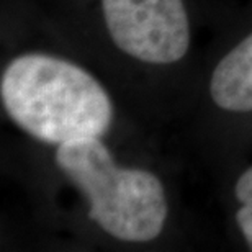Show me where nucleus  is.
<instances>
[{
  "label": "nucleus",
  "mask_w": 252,
  "mask_h": 252,
  "mask_svg": "<svg viewBox=\"0 0 252 252\" xmlns=\"http://www.w3.org/2000/svg\"><path fill=\"white\" fill-rule=\"evenodd\" d=\"M236 196L241 201V208L236 213V221L252 251V167L246 170L236 184Z\"/></svg>",
  "instance_id": "5"
},
{
  "label": "nucleus",
  "mask_w": 252,
  "mask_h": 252,
  "mask_svg": "<svg viewBox=\"0 0 252 252\" xmlns=\"http://www.w3.org/2000/svg\"><path fill=\"white\" fill-rule=\"evenodd\" d=\"M210 92L213 102L223 110H252V33L216 65Z\"/></svg>",
  "instance_id": "4"
},
{
  "label": "nucleus",
  "mask_w": 252,
  "mask_h": 252,
  "mask_svg": "<svg viewBox=\"0 0 252 252\" xmlns=\"http://www.w3.org/2000/svg\"><path fill=\"white\" fill-rule=\"evenodd\" d=\"M56 162L89 200V218L113 238L146 243L162 231L167 203L159 179L118 167L100 138L59 144Z\"/></svg>",
  "instance_id": "2"
},
{
  "label": "nucleus",
  "mask_w": 252,
  "mask_h": 252,
  "mask_svg": "<svg viewBox=\"0 0 252 252\" xmlns=\"http://www.w3.org/2000/svg\"><path fill=\"white\" fill-rule=\"evenodd\" d=\"M10 118L49 144L100 138L113 118L112 100L87 70L48 54H23L0 84Z\"/></svg>",
  "instance_id": "1"
},
{
  "label": "nucleus",
  "mask_w": 252,
  "mask_h": 252,
  "mask_svg": "<svg viewBox=\"0 0 252 252\" xmlns=\"http://www.w3.org/2000/svg\"><path fill=\"white\" fill-rule=\"evenodd\" d=\"M113 43L139 61L177 63L189 49V18L182 0H102Z\"/></svg>",
  "instance_id": "3"
}]
</instances>
